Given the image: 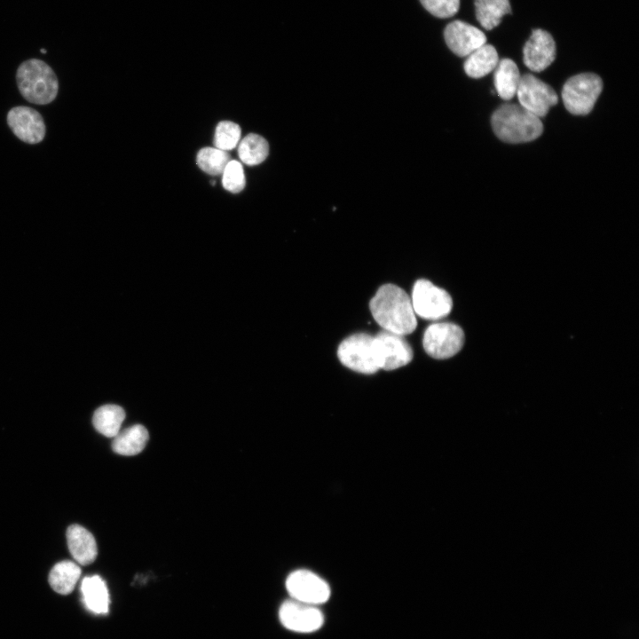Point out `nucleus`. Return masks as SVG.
I'll list each match as a JSON object with an SVG mask.
<instances>
[{
    "label": "nucleus",
    "instance_id": "nucleus-3",
    "mask_svg": "<svg viewBox=\"0 0 639 639\" xmlns=\"http://www.w3.org/2000/svg\"><path fill=\"white\" fill-rule=\"evenodd\" d=\"M16 81L20 94L33 104H49L58 94L59 83L54 71L38 59L22 62L17 69Z\"/></svg>",
    "mask_w": 639,
    "mask_h": 639
},
{
    "label": "nucleus",
    "instance_id": "nucleus-7",
    "mask_svg": "<svg viewBox=\"0 0 639 639\" xmlns=\"http://www.w3.org/2000/svg\"><path fill=\"white\" fill-rule=\"evenodd\" d=\"M465 336L463 330L451 322L430 325L424 332L422 345L430 357L437 359H449L462 348Z\"/></svg>",
    "mask_w": 639,
    "mask_h": 639
},
{
    "label": "nucleus",
    "instance_id": "nucleus-5",
    "mask_svg": "<svg viewBox=\"0 0 639 639\" xmlns=\"http://www.w3.org/2000/svg\"><path fill=\"white\" fill-rule=\"evenodd\" d=\"M337 357L343 366L358 373L371 375L380 369L374 336L366 333L345 338L338 346Z\"/></svg>",
    "mask_w": 639,
    "mask_h": 639
},
{
    "label": "nucleus",
    "instance_id": "nucleus-15",
    "mask_svg": "<svg viewBox=\"0 0 639 639\" xmlns=\"http://www.w3.org/2000/svg\"><path fill=\"white\" fill-rule=\"evenodd\" d=\"M68 549L77 564L88 565L94 562L98 555L95 538L85 528L72 525L67 530Z\"/></svg>",
    "mask_w": 639,
    "mask_h": 639
},
{
    "label": "nucleus",
    "instance_id": "nucleus-26",
    "mask_svg": "<svg viewBox=\"0 0 639 639\" xmlns=\"http://www.w3.org/2000/svg\"><path fill=\"white\" fill-rule=\"evenodd\" d=\"M222 184L225 190L231 193H239L245 186V176L242 165L231 160L223 173Z\"/></svg>",
    "mask_w": 639,
    "mask_h": 639
},
{
    "label": "nucleus",
    "instance_id": "nucleus-21",
    "mask_svg": "<svg viewBox=\"0 0 639 639\" xmlns=\"http://www.w3.org/2000/svg\"><path fill=\"white\" fill-rule=\"evenodd\" d=\"M124 418L123 408L109 404L99 407L94 412L92 422L99 433L108 438H114L121 430Z\"/></svg>",
    "mask_w": 639,
    "mask_h": 639
},
{
    "label": "nucleus",
    "instance_id": "nucleus-4",
    "mask_svg": "<svg viewBox=\"0 0 639 639\" xmlns=\"http://www.w3.org/2000/svg\"><path fill=\"white\" fill-rule=\"evenodd\" d=\"M603 90V82L594 73H581L570 77L563 86L562 99L572 114L585 115L591 112Z\"/></svg>",
    "mask_w": 639,
    "mask_h": 639
},
{
    "label": "nucleus",
    "instance_id": "nucleus-17",
    "mask_svg": "<svg viewBox=\"0 0 639 639\" xmlns=\"http://www.w3.org/2000/svg\"><path fill=\"white\" fill-rule=\"evenodd\" d=\"M499 62L496 49L488 43L476 49L464 62L465 73L472 78H481L493 71Z\"/></svg>",
    "mask_w": 639,
    "mask_h": 639
},
{
    "label": "nucleus",
    "instance_id": "nucleus-19",
    "mask_svg": "<svg viewBox=\"0 0 639 639\" xmlns=\"http://www.w3.org/2000/svg\"><path fill=\"white\" fill-rule=\"evenodd\" d=\"M147 430L140 424L132 425L120 430L114 437L112 442L113 451L121 455H135L139 454L148 441Z\"/></svg>",
    "mask_w": 639,
    "mask_h": 639
},
{
    "label": "nucleus",
    "instance_id": "nucleus-8",
    "mask_svg": "<svg viewBox=\"0 0 639 639\" xmlns=\"http://www.w3.org/2000/svg\"><path fill=\"white\" fill-rule=\"evenodd\" d=\"M516 94L520 106L539 118L544 117L558 101L554 89L532 74L520 77Z\"/></svg>",
    "mask_w": 639,
    "mask_h": 639
},
{
    "label": "nucleus",
    "instance_id": "nucleus-2",
    "mask_svg": "<svg viewBox=\"0 0 639 639\" xmlns=\"http://www.w3.org/2000/svg\"><path fill=\"white\" fill-rule=\"evenodd\" d=\"M491 123L501 140L512 144L532 141L543 131L540 118L516 104H504L497 108Z\"/></svg>",
    "mask_w": 639,
    "mask_h": 639
},
{
    "label": "nucleus",
    "instance_id": "nucleus-14",
    "mask_svg": "<svg viewBox=\"0 0 639 639\" xmlns=\"http://www.w3.org/2000/svg\"><path fill=\"white\" fill-rule=\"evenodd\" d=\"M556 58V43L552 36L540 28L532 30L524 47V63L532 71L541 72Z\"/></svg>",
    "mask_w": 639,
    "mask_h": 639
},
{
    "label": "nucleus",
    "instance_id": "nucleus-1",
    "mask_svg": "<svg viewBox=\"0 0 639 639\" xmlns=\"http://www.w3.org/2000/svg\"><path fill=\"white\" fill-rule=\"evenodd\" d=\"M369 308L375 321L385 331L403 336L416 328L411 298L396 285L381 286L371 299Z\"/></svg>",
    "mask_w": 639,
    "mask_h": 639
},
{
    "label": "nucleus",
    "instance_id": "nucleus-25",
    "mask_svg": "<svg viewBox=\"0 0 639 639\" xmlns=\"http://www.w3.org/2000/svg\"><path fill=\"white\" fill-rule=\"evenodd\" d=\"M241 138V128L230 122H220L215 130L214 144L217 148L227 151L233 149Z\"/></svg>",
    "mask_w": 639,
    "mask_h": 639
},
{
    "label": "nucleus",
    "instance_id": "nucleus-12",
    "mask_svg": "<svg viewBox=\"0 0 639 639\" xmlns=\"http://www.w3.org/2000/svg\"><path fill=\"white\" fill-rule=\"evenodd\" d=\"M7 123L14 135L25 143L36 144L44 138L46 130L43 119L32 107H12L7 114Z\"/></svg>",
    "mask_w": 639,
    "mask_h": 639
},
{
    "label": "nucleus",
    "instance_id": "nucleus-20",
    "mask_svg": "<svg viewBox=\"0 0 639 639\" xmlns=\"http://www.w3.org/2000/svg\"><path fill=\"white\" fill-rule=\"evenodd\" d=\"M81 575L79 565L69 560L56 564L50 572L49 583L51 588L60 594L71 593Z\"/></svg>",
    "mask_w": 639,
    "mask_h": 639
},
{
    "label": "nucleus",
    "instance_id": "nucleus-23",
    "mask_svg": "<svg viewBox=\"0 0 639 639\" xmlns=\"http://www.w3.org/2000/svg\"><path fill=\"white\" fill-rule=\"evenodd\" d=\"M241 161L249 166L263 162L269 154V145L265 138L257 134H248L238 147Z\"/></svg>",
    "mask_w": 639,
    "mask_h": 639
},
{
    "label": "nucleus",
    "instance_id": "nucleus-9",
    "mask_svg": "<svg viewBox=\"0 0 639 639\" xmlns=\"http://www.w3.org/2000/svg\"><path fill=\"white\" fill-rule=\"evenodd\" d=\"M286 588L294 600L307 604H323L330 596L328 584L308 570H297L290 573L286 580Z\"/></svg>",
    "mask_w": 639,
    "mask_h": 639
},
{
    "label": "nucleus",
    "instance_id": "nucleus-11",
    "mask_svg": "<svg viewBox=\"0 0 639 639\" xmlns=\"http://www.w3.org/2000/svg\"><path fill=\"white\" fill-rule=\"evenodd\" d=\"M279 618L286 628L300 633L316 631L324 623L320 610L294 599L287 600L280 605Z\"/></svg>",
    "mask_w": 639,
    "mask_h": 639
},
{
    "label": "nucleus",
    "instance_id": "nucleus-13",
    "mask_svg": "<svg viewBox=\"0 0 639 639\" xmlns=\"http://www.w3.org/2000/svg\"><path fill=\"white\" fill-rule=\"evenodd\" d=\"M444 37L449 49L459 57H467L486 43L483 31L462 20L450 22L445 28Z\"/></svg>",
    "mask_w": 639,
    "mask_h": 639
},
{
    "label": "nucleus",
    "instance_id": "nucleus-16",
    "mask_svg": "<svg viewBox=\"0 0 639 639\" xmlns=\"http://www.w3.org/2000/svg\"><path fill=\"white\" fill-rule=\"evenodd\" d=\"M83 599L86 607L97 614L108 611L109 594L105 581L98 575L85 577L81 585Z\"/></svg>",
    "mask_w": 639,
    "mask_h": 639
},
{
    "label": "nucleus",
    "instance_id": "nucleus-18",
    "mask_svg": "<svg viewBox=\"0 0 639 639\" xmlns=\"http://www.w3.org/2000/svg\"><path fill=\"white\" fill-rule=\"evenodd\" d=\"M494 70L493 82L497 94L505 100L513 99L521 77L517 64L505 58L498 62Z\"/></svg>",
    "mask_w": 639,
    "mask_h": 639
},
{
    "label": "nucleus",
    "instance_id": "nucleus-27",
    "mask_svg": "<svg viewBox=\"0 0 639 639\" xmlns=\"http://www.w3.org/2000/svg\"><path fill=\"white\" fill-rule=\"evenodd\" d=\"M422 6L433 16L449 18L459 10L460 0H420Z\"/></svg>",
    "mask_w": 639,
    "mask_h": 639
},
{
    "label": "nucleus",
    "instance_id": "nucleus-24",
    "mask_svg": "<svg viewBox=\"0 0 639 639\" xmlns=\"http://www.w3.org/2000/svg\"><path fill=\"white\" fill-rule=\"evenodd\" d=\"M231 161L230 154L217 147H204L197 154V165L209 175H220Z\"/></svg>",
    "mask_w": 639,
    "mask_h": 639
},
{
    "label": "nucleus",
    "instance_id": "nucleus-22",
    "mask_svg": "<svg viewBox=\"0 0 639 639\" xmlns=\"http://www.w3.org/2000/svg\"><path fill=\"white\" fill-rule=\"evenodd\" d=\"M475 6L476 17L486 30L498 26L501 18L511 12L509 0H475Z\"/></svg>",
    "mask_w": 639,
    "mask_h": 639
},
{
    "label": "nucleus",
    "instance_id": "nucleus-10",
    "mask_svg": "<svg viewBox=\"0 0 639 639\" xmlns=\"http://www.w3.org/2000/svg\"><path fill=\"white\" fill-rule=\"evenodd\" d=\"M374 342L380 369L394 370L413 359V350L402 335L383 330Z\"/></svg>",
    "mask_w": 639,
    "mask_h": 639
},
{
    "label": "nucleus",
    "instance_id": "nucleus-28",
    "mask_svg": "<svg viewBox=\"0 0 639 639\" xmlns=\"http://www.w3.org/2000/svg\"><path fill=\"white\" fill-rule=\"evenodd\" d=\"M41 52H42V53H45V52H46L45 49H42V50H41Z\"/></svg>",
    "mask_w": 639,
    "mask_h": 639
},
{
    "label": "nucleus",
    "instance_id": "nucleus-6",
    "mask_svg": "<svg viewBox=\"0 0 639 639\" xmlns=\"http://www.w3.org/2000/svg\"><path fill=\"white\" fill-rule=\"evenodd\" d=\"M411 302L414 313L429 320L446 317L453 307L450 295L424 279L415 281Z\"/></svg>",
    "mask_w": 639,
    "mask_h": 639
}]
</instances>
